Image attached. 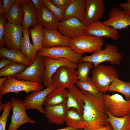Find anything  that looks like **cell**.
Here are the masks:
<instances>
[{"label": "cell", "instance_id": "obj_1", "mask_svg": "<svg viewBox=\"0 0 130 130\" xmlns=\"http://www.w3.org/2000/svg\"><path fill=\"white\" fill-rule=\"evenodd\" d=\"M81 91L84 96L82 115L86 127L84 129L95 130L109 123L107 121L109 111L105 103L104 93L93 94Z\"/></svg>", "mask_w": 130, "mask_h": 130}, {"label": "cell", "instance_id": "obj_2", "mask_svg": "<svg viewBox=\"0 0 130 130\" xmlns=\"http://www.w3.org/2000/svg\"><path fill=\"white\" fill-rule=\"evenodd\" d=\"M103 38L84 34L70 38L69 46L82 55L85 53H93L103 49Z\"/></svg>", "mask_w": 130, "mask_h": 130}, {"label": "cell", "instance_id": "obj_3", "mask_svg": "<svg viewBox=\"0 0 130 130\" xmlns=\"http://www.w3.org/2000/svg\"><path fill=\"white\" fill-rule=\"evenodd\" d=\"M118 77V73L113 67L99 64L92 70L91 78L99 91L104 93L108 91L110 84Z\"/></svg>", "mask_w": 130, "mask_h": 130}, {"label": "cell", "instance_id": "obj_4", "mask_svg": "<svg viewBox=\"0 0 130 130\" xmlns=\"http://www.w3.org/2000/svg\"><path fill=\"white\" fill-rule=\"evenodd\" d=\"M117 46L106 44L104 49L95 52L91 55L82 57L79 61H89L92 63L94 67L101 63L109 61L113 64L119 65L122 57Z\"/></svg>", "mask_w": 130, "mask_h": 130}, {"label": "cell", "instance_id": "obj_5", "mask_svg": "<svg viewBox=\"0 0 130 130\" xmlns=\"http://www.w3.org/2000/svg\"><path fill=\"white\" fill-rule=\"evenodd\" d=\"M43 88V86L40 83L18 80L14 76L7 77L0 89V99L2 97L8 93L18 94L24 91L28 94L30 92L41 91Z\"/></svg>", "mask_w": 130, "mask_h": 130}, {"label": "cell", "instance_id": "obj_6", "mask_svg": "<svg viewBox=\"0 0 130 130\" xmlns=\"http://www.w3.org/2000/svg\"><path fill=\"white\" fill-rule=\"evenodd\" d=\"M105 105L113 116L122 117L130 114V99L125 100L120 95H110L104 93Z\"/></svg>", "mask_w": 130, "mask_h": 130}, {"label": "cell", "instance_id": "obj_7", "mask_svg": "<svg viewBox=\"0 0 130 130\" xmlns=\"http://www.w3.org/2000/svg\"><path fill=\"white\" fill-rule=\"evenodd\" d=\"M44 57L37 53L36 59L30 66H27L21 73L14 77L17 79L29 81L42 83L45 70Z\"/></svg>", "mask_w": 130, "mask_h": 130}, {"label": "cell", "instance_id": "obj_8", "mask_svg": "<svg viewBox=\"0 0 130 130\" xmlns=\"http://www.w3.org/2000/svg\"><path fill=\"white\" fill-rule=\"evenodd\" d=\"M10 99L13 111L7 130H17L24 124L35 123V121L30 118L26 114L23 101L16 97L11 98Z\"/></svg>", "mask_w": 130, "mask_h": 130}, {"label": "cell", "instance_id": "obj_9", "mask_svg": "<svg viewBox=\"0 0 130 130\" xmlns=\"http://www.w3.org/2000/svg\"><path fill=\"white\" fill-rule=\"evenodd\" d=\"M77 77L76 69L67 66H62L52 75V84L56 88L68 89L76 83Z\"/></svg>", "mask_w": 130, "mask_h": 130}, {"label": "cell", "instance_id": "obj_10", "mask_svg": "<svg viewBox=\"0 0 130 130\" xmlns=\"http://www.w3.org/2000/svg\"><path fill=\"white\" fill-rule=\"evenodd\" d=\"M45 70L43 75V84L47 87L52 84V75L60 67L65 66L75 69H77V63L64 58L56 59L44 57Z\"/></svg>", "mask_w": 130, "mask_h": 130}, {"label": "cell", "instance_id": "obj_11", "mask_svg": "<svg viewBox=\"0 0 130 130\" xmlns=\"http://www.w3.org/2000/svg\"><path fill=\"white\" fill-rule=\"evenodd\" d=\"M39 54L43 57L53 59L63 58L76 63L79 62L82 55L73 50L69 46H58L49 48L42 47Z\"/></svg>", "mask_w": 130, "mask_h": 130}, {"label": "cell", "instance_id": "obj_12", "mask_svg": "<svg viewBox=\"0 0 130 130\" xmlns=\"http://www.w3.org/2000/svg\"><path fill=\"white\" fill-rule=\"evenodd\" d=\"M56 88L52 84L42 90L31 92L23 101L26 110L36 109L45 114V111L43 106L46 97L51 92Z\"/></svg>", "mask_w": 130, "mask_h": 130}, {"label": "cell", "instance_id": "obj_13", "mask_svg": "<svg viewBox=\"0 0 130 130\" xmlns=\"http://www.w3.org/2000/svg\"><path fill=\"white\" fill-rule=\"evenodd\" d=\"M4 27L3 40L6 48L10 50L19 49L23 29L21 26L7 22L5 19Z\"/></svg>", "mask_w": 130, "mask_h": 130}, {"label": "cell", "instance_id": "obj_14", "mask_svg": "<svg viewBox=\"0 0 130 130\" xmlns=\"http://www.w3.org/2000/svg\"><path fill=\"white\" fill-rule=\"evenodd\" d=\"M85 27L78 19L72 17L60 21L57 29L62 35L71 38L85 34Z\"/></svg>", "mask_w": 130, "mask_h": 130}, {"label": "cell", "instance_id": "obj_15", "mask_svg": "<svg viewBox=\"0 0 130 130\" xmlns=\"http://www.w3.org/2000/svg\"><path fill=\"white\" fill-rule=\"evenodd\" d=\"M85 34L103 38H107L117 40L119 38L117 30L104 24L99 20L86 26Z\"/></svg>", "mask_w": 130, "mask_h": 130}, {"label": "cell", "instance_id": "obj_16", "mask_svg": "<svg viewBox=\"0 0 130 130\" xmlns=\"http://www.w3.org/2000/svg\"><path fill=\"white\" fill-rule=\"evenodd\" d=\"M103 23L116 30H121L130 26V17L122 8L114 7L110 11L107 19Z\"/></svg>", "mask_w": 130, "mask_h": 130}, {"label": "cell", "instance_id": "obj_17", "mask_svg": "<svg viewBox=\"0 0 130 130\" xmlns=\"http://www.w3.org/2000/svg\"><path fill=\"white\" fill-rule=\"evenodd\" d=\"M85 12L83 23L86 26L99 20L105 11L103 0H85Z\"/></svg>", "mask_w": 130, "mask_h": 130}, {"label": "cell", "instance_id": "obj_18", "mask_svg": "<svg viewBox=\"0 0 130 130\" xmlns=\"http://www.w3.org/2000/svg\"><path fill=\"white\" fill-rule=\"evenodd\" d=\"M70 39L61 34L57 29L44 28L42 47L49 48L58 46H69Z\"/></svg>", "mask_w": 130, "mask_h": 130}, {"label": "cell", "instance_id": "obj_19", "mask_svg": "<svg viewBox=\"0 0 130 130\" xmlns=\"http://www.w3.org/2000/svg\"><path fill=\"white\" fill-rule=\"evenodd\" d=\"M24 13V19L21 25L24 29L33 27L38 24V13L32 0H18Z\"/></svg>", "mask_w": 130, "mask_h": 130}, {"label": "cell", "instance_id": "obj_20", "mask_svg": "<svg viewBox=\"0 0 130 130\" xmlns=\"http://www.w3.org/2000/svg\"><path fill=\"white\" fill-rule=\"evenodd\" d=\"M45 115L50 123L57 125L62 124L65 122L68 109L66 104L45 107Z\"/></svg>", "mask_w": 130, "mask_h": 130}, {"label": "cell", "instance_id": "obj_21", "mask_svg": "<svg viewBox=\"0 0 130 130\" xmlns=\"http://www.w3.org/2000/svg\"><path fill=\"white\" fill-rule=\"evenodd\" d=\"M66 93L67 109L74 108L82 114L84 103V96L82 91L74 85L68 89Z\"/></svg>", "mask_w": 130, "mask_h": 130}, {"label": "cell", "instance_id": "obj_22", "mask_svg": "<svg viewBox=\"0 0 130 130\" xmlns=\"http://www.w3.org/2000/svg\"><path fill=\"white\" fill-rule=\"evenodd\" d=\"M37 20L38 24L51 30L57 29L60 22L42 3L38 13Z\"/></svg>", "mask_w": 130, "mask_h": 130}, {"label": "cell", "instance_id": "obj_23", "mask_svg": "<svg viewBox=\"0 0 130 130\" xmlns=\"http://www.w3.org/2000/svg\"><path fill=\"white\" fill-rule=\"evenodd\" d=\"M85 0H73L65 10L63 20L74 17L83 23L85 14Z\"/></svg>", "mask_w": 130, "mask_h": 130}, {"label": "cell", "instance_id": "obj_24", "mask_svg": "<svg viewBox=\"0 0 130 130\" xmlns=\"http://www.w3.org/2000/svg\"><path fill=\"white\" fill-rule=\"evenodd\" d=\"M0 57L7 58L13 62L21 63L27 67L32 63L19 49L10 50L0 47Z\"/></svg>", "mask_w": 130, "mask_h": 130}, {"label": "cell", "instance_id": "obj_25", "mask_svg": "<svg viewBox=\"0 0 130 130\" xmlns=\"http://www.w3.org/2000/svg\"><path fill=\"white\" fill-rule=\"evenodd\" d=\"M29 34V28L23 29V36L20 42L19 50L32 63L36 59L37 52L30 42Z\"/></svg>", "mask_w": 130, "mask_h": 130}, {"label": "cell", "instance_id": "obj_26", "mask_svg": "<svg viewBox=\"0 0 130 130\" xmlns=\"http://www.w3.org/2000/svg\"><path fill=\"white\" fill-rule=\"evenodd\" d=\"M66 92L67 90L65 89L56 88L47 95L44 105L46 107L66 104L67 99Z\"/></svg>", "mask_w": 130, "mask_h": 130}, {"label": "cell", "instance_id": "obj_27", "mask_svg": "<svg viewBox=\"0 0 130 130\" xmlns=\"http://www.w3.org/2000/svg\"><path fill=\"white\" fill-rule=\"evenodd\" d=\"M65 122L67 126L84 129L86 128L85 123L82 114L74 108L68 110Z\"/></svg>", "mask_w": 130, "mask_h": 130}, {"label": "cell", "instance_id": "obj_28", "mask_svg": "<svg viewBox=\"0 0 130 130\" xmlns=\"http://www.w3.org/2000/svg\"><path fill=\"white\" fill-rule=\"evenodd\" d=\"M4 15L8 23L21 26L22 25L24 19V13L18 0H16L9 10Z\"/></svg>", "mask_w": 130, "mask_h": 130}, {"label": "cell", "instance_id": "obj_29", "mask_svg": "<svg viewBox=\"0 0 130 130\" xmlns=\"http://www.w3.org/2000/svg\"><path fill=\"white\" fill-rule=\"evenodd\" d=\"M107 121L110 124L113 130H130V114L122 117L112 115L108 111Z\"/></svg>", "mask_w": 130, "mask_h": 130}, {"label": "cell", "instance_id": "obj_30", "mask_svg": "<svg viewBox=\"0 0 130 130\" xmlns=\"http://www.w3.org/2000/svg\"><path fill=\"white\" fill-rule=\"evenodd\" d=\"M109 92H118L125 97L127 100L130 99V82L122 81L118 78L115 79L111 83L109 87Z\"/></svg>", "mask_w": 130, "mask_h": 130}, {"label": "cell", "instance_id": "obj_31", "mask_svg": "<svg viewBox=\"0 0 130 130\" xmlns=\"http://www.w3.org/2000/svg\"><path fill=\"white\" fill-rule=\"evenodd\" d=\"M29 33L35 51L37 52L42 47L44 27L38 24L29 29Z\"/></svg>", "mask_w": 130, "mask_h": 130}, {"label": "cell", "instance_id": "obj_32", "mask_svg": "<svg viewBox=\"0 0 130 130\" xmlns=\"http://www.w3.org/2000/svg\"><path fill=\"white\" fill-rule=\"evenodd\" d=\"M26 66L20 63L13 62L0 70V77L14 76L23 72Z\"/></svg>", "mask_w": 130, "mask_h": 130}, {"label": "cell", "instance_id": "obj_33", "mask_svg": "<svg viewBox=\"0 0 130 130\" xmlns=\"http://www.w3.org/2000/svg\"><path fill=\"white\" fill-rule=\"evenodd\" d=\"M77 80L85 81L87 80L91 71L93 67V64L89 61H79L77 63Z\"/></svg>", "mask_w": 130, "mask_h": 130}, {"label": "cell", "instance_id": "obj_34", "mask_svg": "<svg viewBox=\"0 0 130 130\" xmlns=\"http://www.w3.org/2000/svg\"><path fill=\"white\" fill-rule=\"evenodd\" d=\"M76 84L77 87L81 90L91 94H96L100 92L98 89L92 82L91 78L89 77L86 81L77 80Z\"/></svg>", "mask_w": 130, "mask_h": 130}, {"label": "cell", "instance_id": "obj_35", "mask_svg": "<svg viewBox=\"0 0 130 130\" xmlns=\"http://www.w3.org/2000/svg\"><path fill=\"white\" fill-rule=\"evenodd\" d=\"M42 3L60 21L63 20L65 10L59 8L49 0H42Z\"/></svg>", "mask_w": 130, "mask_h": 130}, {"label": "cell", "instance_id": "obj_36", "mask_svg": "<svg viewBox=\"0 0 130 130\" xmlns=\"http://www.w3.org/2000/svg\"><path fill=\"white\" fill-rule=\"evenodd\" d=\"M12 109L11 102L8 100L5 104L3 113L0 117V130H6L7 118Z\"/></svg>", "mask_w": 130, "mask_h": 130}, {"label": "cell", "instance_id": "obj_37", "mask_svg": "<svg viewBox=\"0 0 130 130\" xmlns=\"http://www.w3.org/2000/svg\"><path fill=\"white\" fill-rule=\"evenodd\" d=\"M16 1L15 0H0V14L7 12Z\"/></svg>", "mask_w": 130, "mask_h": 130}, {"label": "cell", "instance_id": "obj_38", "mask_svg": "<svg viewBox=\"0 0 130 130\" xmlns=\"http://www.w3.org/2000/svg\"><path fill=\"white\" fill-rule=\"evenodd\" d=\"M5 18L4 14H0V47H4L6 45L3 40L5 33L4 24Z\"/></svg>", "mask_w": 130, "mask_h": 130}, {"label": "cell", "instance_id": "obj_39", "mask_svg": "<svg viewBox=\"0 0 130 130\" xmlns=\"http://www.w3.org/2000/svg\"><path fill=\"white\" fill-rule=\"evenodd\" d=\"M53 4L59 8L65 10L73 0H50Z\"/></svg>", "mask_w": 130, "mask_h": 130}, {"label": "cell", "instance_id": "obj_40", "mask_svg": "<svg viewBox=\"0 0 130 130\" xmlns=\"http://www.w3.org/2000/svg\"><path fill=\"white\" fill-rule=\"evenodd\" d=\"M118 6L124 10L130 17V0L119 4Z\"/></svg>", "mask_w": 130, "mask_h": 130}, {"label": "cell", "instance_id": "obj_41", "mask_svg": "<svg viewBox=\"0 0 130 130\" xmlns=\"http://www.w3.org/2000/svg\"><path fill=\"white\" fill-rule=\"evenodd\" d=\"M13 62L5 58H2L0 60V69L3 68L12 63Z\"/></svg>", "mask_w": 130, "mask_h": 130}, {"label": "cell", "instance_id": "obj_42", "mask_svg": "<svg viewBox=\"0 0 130 130\" xmlns=\"http://www.w3.org/2000/svg\"><path fill=\"white\" fill-rule=\"evenodd\" d=\"M34 6L38 13L40 10L42 0H32Z\"/></svg>", "mask_w": 130, "mask_h": 130}, {"label": "cell", "instance_id": "obj_43", "mask_svg": "<svg viewBox=\"0 0 130 130\" xmlns=\"http://www.w3.org/2000/svg\"><path fill=\"white\" fill-rule=\"evenodd\" d=\"M95 130H113L110 124L109 123Z\"/></svg>", "mask_w": 130, "mask_h": 130}, {"label": "cell", "instance_id": "obj_44", "mask_svg": "<svg viewBox=\"0 0 130 130\" xmlns=\"http://www.w3.org/2000/svg\"><path fill=\"white\" fill-rule=\"evenodd\" d=\"M78 129L73 127L67 126L65 128L59 129L55 130H78Z\"/></svg>", "mask_w": 130, "mask_h": 130}, {"label": "cell", "instance_id": "obj_45", "mask_svg": "<svg viewBox=\"0 0 130 130\" xmlns=\"http://www.w3.org/2000/svg\"><path fill=\"white\" fill-rule=\"evenodd\" d=\"M7 77H4L0 78V89L1 88L3 83L6 79Z\"/></svg>", "mask_w": 130, "mask_h": 130}, {"label": "cell", "instance_id": "obj_46", "mask_svg": "<svg viewBox=\"0 0 130 130\" xmlns=\"http://www.w3.org/2000/svg\"><path fill=\"white\" fill-rule=\"evenodd\" d=\"M5 105V104H3L2 102L0 100V111H2L3 110L4 106Z\"/></svg>", "mask_w": 130, "mask_h": 130}, {"label": "cell", "instance_id": "obj_47", "mask_svg": "<svg viewBox=\"0 0 130 130\" xmlns=\"http://www.w3.org/2000/svg\"><path fill=\"white\" fill-rule=\"evenodd\" d=\"M79 130H84L83 129H79Z\"/></svg>", "mask_w": 130, "mask_h": 130}]
</instances>
